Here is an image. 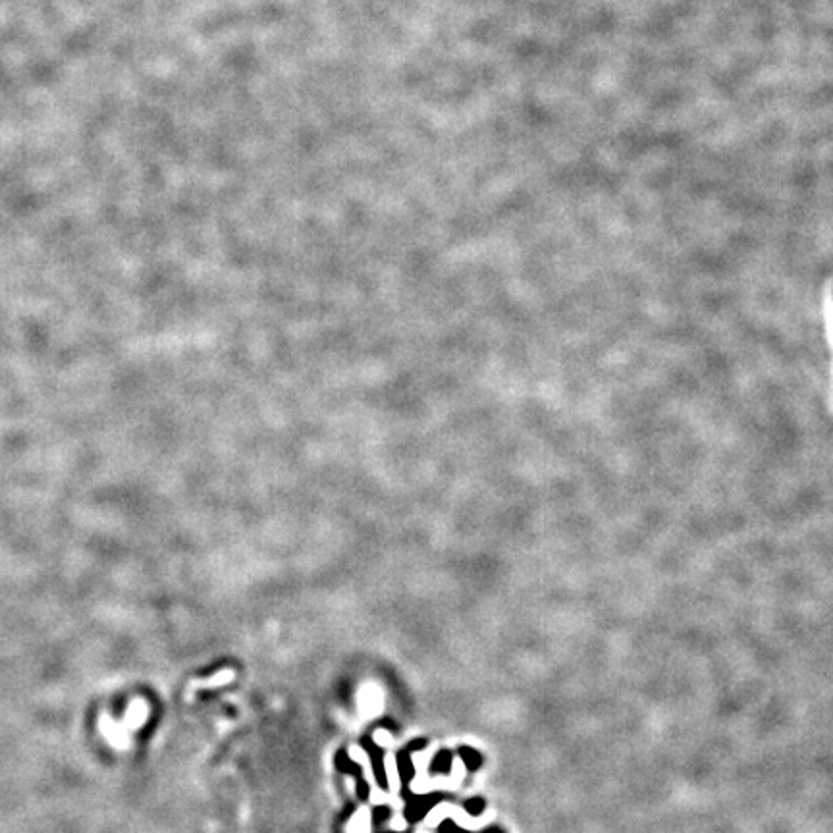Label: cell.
Segmentation results:
<instances>
[{
    "label": "cell",
    "mask_w": 833,
    "mask_h": 833,
    "mask_svg": "<svg viewBox=\"0 0 833 833\" xmlns=\"http://www.w3.org/2000/svg\"><path fill=\"white\" fill-rule=\"evenodd\" d=\"M403 798H405V810H403V816H405V820H407L409 824L421 822V820L442 801V797L436 795V793H434V795H413V793H409V795H405Z\"/></svg>",
    "instance_id": "cell-1"
},
{
    "label": "cell",
    "mask_w": 833,
    "mask_h": 833,
    "mask_svg": "<svg viewBox=\"0 0 833 833\" xmlns=\"http://www.w3.org/2000/svg\"><path fill=\"white\" fill-rule=\"evenodd\" d=\"M361 746H363V751H365L366 756H369V762H371L374 779L378 783V787H381L382 791H388L390 787H388L386 754H384V751H382L381 746L376 745L371 737L361 739Z\"/></svg>",
    "instance_id": "cell-2"
},
{
    "label": "cell",
    "mask_w": 833,
    "mask_h": 833,
    "mask_svg": "<svg viewBox=\"0 0 833 833\" xmlns=\"http://www.w3.org/2000/svg\"><path fill=\"white\" fill-rule=\"evenodd\" d=\"M336 767L340 770V772H344V774L351 775V777L355 779L357 797L361 798V801H366V798H369V795H371V789H369V785H366V782H365L363 767L359 766L357 762L351 760L350 754L345 753V751H338L336 753Z\"/></svg>",
    "instance_id": "cell-3"
},
{
    "label": "cell",
    "mask_w": 833,
    "mask_h": 833,
    "mask_svg": "<svg viewBox=\"0 0 833 833\" xmlns=\"http://www.w3.org/2000/svg\"><path fill=\"white\" fill-rule=\"evenodd\" d=\"M395 766H397V775H400V782H402V795L405 797V795L411 793V782L415 779L416 774L415 762L411 758V753L407 748L395 754Z\"/></svg>",
    "instance_id": "cell-4"
},
{
    "label": "cell",
    "mask_w": 833,
    "mask_h": 833,
    "mask_svg": "<svg viewBox=\"0 0 833 833\" xmlns=\"http://www.w3.org/2000/svg\"><path fill=\"white\" fill-rule=\"evenodd\" d=\"M452 764H453V754L450 753V751H440L436 756H434V760L431 762V766H428V774L431 775H448L450 772H452Z\"/></svg>",
    "instance_id": "cell-5"
},
{
    "label": "cell",
    "mask_w": 833,
    "mask_h": 833,
    "mask_svg": "<svg viewBox=\"0 0 833 833\" xmlns=\"http://www.w3.org/2000/svg\"><path fill=\"white\" fill-rule=\"evenodd\" d=\"M457 753H459L461 760L465 762L469 772H475V770H479L481 764H483V756H481V753L475 751V748H471V746H459Z\"/></svg>",
    "instance_id": "cell-6"
},
{
    "label": "cell",
    "mask_w": 833,
    "mask_h": 833,
    "mask_svg": "<svg viewBox=\"0 0 833 833\" xmlns=\"http://www.w3.org/2000/svg\"><path fill=\"white\" fill-rule=\"evenodd\" d=\"M463 806H465V812H467V814H471V816H479V814L484 810V806H486V804H484L483 798L475 797V798H469L467 803L463 804Z\"/></svg>",
    "instance_id": "cell-7"
},
{
    "label": "cell",
    "mask_w": 833,
    "mask_h": 833,
    "mask_svg": "<svg viewBox=\"0 0 833 833\" xmlns=\"http://www.w3.org/2000/svg\"><path fill=\"white\" fill-rule=\"evenodd\" d=\"M438 833H473V832H467V829H461L455 822H452V820H444L442 824H440L438 827ZM483 833H490V829H486V832Z\"/></svg>",
    "instance_id": "cell-8"
},
{
    "label": "cell",
    "mask_w": 833,
    "mask_h": 833,
    "mask_svg": "<svg viewBox=\"0 0 833 833\" xmlns=\"http://www.w3.org/2000/svg\"><path fill=\"white\" fill-rule=\"evenodd\" d=\"M390 814H392V810L386 808V806H376V808H374V824L381 826V824L388 822V820H390Z\"/></svg>",
    "instance_id": "cell-9"
},
{
    "label": "cell",
    "mask_w": 833,
    "mask_h": 833,
    "mask_svg": "<svg viewBox=\"0 0 833 833\" xmlns=\"http://www.w3.org/2000/svg\"><path fill=\"white\" fill-rule=\"evenodd\" d=\"M426 745H428V741H426V739H413V741L409 743V746H407V751H409V753L411 751H423Z\"/></svg>",
    "instance_id": "cell-10"
},
{
    "label": "cell",
    "mask_w": 833,
    "mask_h": 833,
    "mask_svg": "<svg viewBox=\"0 0 833 833\" xmlns=\"http://www.w3.org/2000/svg\"><path fill=\"white\" fill-rule=\"evenodd\" d=\"M490 833H504V832H500V829H494V827H490Z\"/></svg>",
    "instance_id": "cell-11"
},
{
    "label": "cell",
    "mask_w": 833,
    "mask_h": 833,
    "mask_svg": "<svg viewBox=\"0 0 833 833\" xmlns=\"http://www.w3.org/2000/svg\"><path fill=\"white\" fill-rule=\"evenodd\" d=\"M381 833H402V832H381ZM403 833H409V832H403Z\"/></svg>",
    "instance_id": "cell-12"
}]
</instances>
